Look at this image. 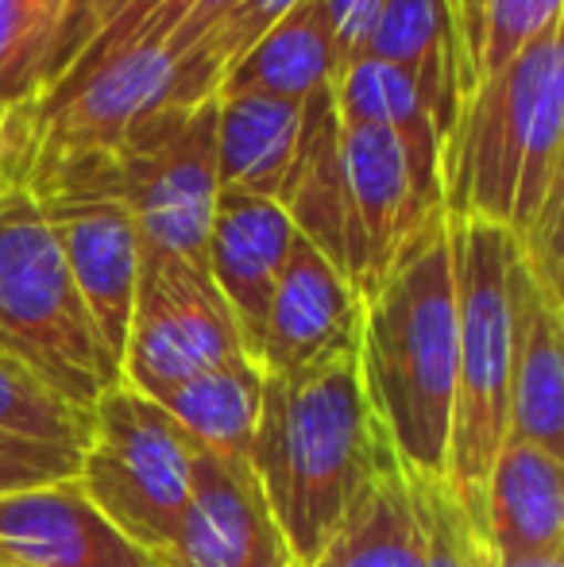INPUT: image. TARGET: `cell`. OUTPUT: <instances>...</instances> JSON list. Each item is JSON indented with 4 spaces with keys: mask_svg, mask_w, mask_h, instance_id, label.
Returning a JSON list of instances; mask_svg holds the SVG:
<instances>
[{
    "mask_svg": "<svg viewBox=\"0 0 564 567\" xmlns=\"http://www.w3.org/2000/svg\"><path fill=\"white\" fill-rule=\"evenodd\" d=\"M233 4L236 0H158L132 28L124 51L140 43H158L171 59H182Z\"/></svg>",
    "mask_w": 564,
    "mask_h": 567,
    "instance_id": "29",
    "label": "cell"
},
{
    "mask_svg": "<svg viewBox=\"0 0 564 567\" xmlns=\"http://www.w3.org/2000/svg\"><path fill=\"white\" fill-rule=\"evenodd\" d=\"M158 0H116V8H113V16L105 20V28L98 31V35L90 39V47H85L82 54H78V62L66 70V74L59 78V82L51 85L47 93H59V90H66V85H74L78 78H85L90 70H98L101 62H109V59H116V54L124 51V43H129V35H132V28L143 20V16L155 8ZM47 93H39V97H47Z\"/></svg>",
    "mask_w": 564,
    "mask_h": 567,
    "instance_id": "32",
    "label": "cell"
},
{
    "mask_svg": "<svg viewBox=\"0 0 564 567\" xmlns=\"http://www.w3.org/2000/svg\"><path fill=\"white\" fill-rule=\"evenodd\" d=\"M356 363L399 463L410 475L444 483L457 394V290L444 225L363 301Z\"/></svg>",
    "mask_w": 564,
    "mask_h": 567,
    "instance_id": "3",
    "label": "cell"
},
{
    "mask_svg": "<svg viewBox=\"0 0 564 567\" xmlns=\"http://www.w3.org/2000/svg\"><path fill=\"white\" fill-rule=\"evenodd\" d=\"M561 4L564 0H480L472 51H468V90L480 78L499 74L514 54L526 51L553 23H561Z\"/></svg>",
    "mask_w": 564,
    "mask_h": 567,
    "instance_id": "26",
    "label": "cell"
},
{
    "mask_svg": "<svg viewBox=\"0 0 564 567\" xmlns=\"http://www.w3.org/2000/svg\"><path fill=\"white\" fill-rule=\"evenodd\" d=\"M116 0H66L62 8L59 31H54L51 54H47V70H43V90L47 93L70 66L78 62V54L90 47V39L105 28V20L113 16Z\"/></svg>",
    "mask_w": 564,
    "mask_h": 567,
    "instance_id": "31",
    "label": "cell"
},
{
    "mask_svg": "<svg viewBox=\"0 0 564 567\" xmlns=\"http://www.w3.org/2000/svg\"><path fill=\"white\" fill-rule=\"evenodd\" d=\"M480 540L491 556H564L561 455L506 436L483 486Z\"/></svg>",
    "mask_w": 564,
    "mask_h": 567,
    "instance_id": "17",
    "label": "cell"
},
{
    "mask_svg": "<svg viewBox=\"0 0 564 567\" xmlns=\"http://www.w3.org/2000/svg\"><path fill=\"white\" fill-rule=\"evenodd\" d=\"M78 460H82V452L20 441V436H0V494L70 478L78 471Z\"/></svg>",
    "mask_w": 564,
    "mask_h": 567,
    "instance_id": "30",
    "label": "cell"
},
{
    "mask_svg": "<svg viewBox=\"0 0 564 567\" xmlns=\"http://www.w3.org/2000/svg\"><path fill=\"white\" fill-rule=\"evenodd\" d=\"M51 43L54 35L20 0H0V120L39 97Z\"/></svg>",
    "mask_w": 564,
    "mask_h": 567,
    "instance_id": "27",
    "label": "cell"
},
{
    "mask_svg": "<svg viewBox=\"0 0 564 567\" xmlns=\"http://www.w3.org/2000/svg\"><path fill=\"white\" fill-rule=\"evenodd\" d=\"M236 355H248V348L209 270L166 255H140L121 382L163 402L182 382Z\"/></svg>",
    "mask_w": 564,
    "mask_h": 567,
    "instance_id": "8",
    "label": "cell"
},
{
    "mask_svg": "<svg viewBox=\"0 0 564 567\" xmlns=\"http://www.w3.org/2000/svg\"><path fill=\"white\" fill-rule=\"evenodd\" d=\"M348 202L356 231V290L368 301L383 278L444 225L441 171H429L387 127L340 120Z\"/></svg>",
    "mask_w": 564,
    "mask_h": 567,
    "instance_id": "9",
    "label": "cell"
},
{
    "mask_svg": "<svg viewBox=\"0 0 564 567\" xmlns=\"http://www.w3.org/2000/svg\"><path fill=\"white\" fill-rule=\"evenodd\" d=\"M391 455L368 405L356 355L294 374H264L248 467L298 567L340 533Z\"/></svg>",
    "mask_w": 564,
    "mask_h": 567,
    "instance_id": "1",
    "label": "cell"
},
{
    "mask_svg": "<svg viewBox=\"0 0 564 567\" xmlns=\"http://www.w3.org/2000/svg\"><path fill=\"white\" fill-rule=\"evenodd\" d=\"M363 298L314 244L294 236L252 351L264 374H294L360 351Z\"/></svg>",
    "mask_w": 564,
    "mask_h": 567,
    "instance_id": "11",
    "label": "cell"
},
{
    "mask_svg": "<svg viewBox=\"0 0 564 567\" xmlns=\"http://www.w3.org/2000/svg\"><path fill=\"white\" fill-rule=\"evenodd\" d=\"M23 8H28L31 20H39L47 31H59V20H62V8H66V0H20Z\"/></svg>",
    "mask_w": 564,
    "mask_h": 567,
    "instance_id": "36",
    "label": "cell"
},
{
    "mask_svg": "<svg viewBox=\"0 0 564 567\" xmlns=\"http://www.w3.org/2000/svg\"><path fill=\"white\" fill-rule=\"evenodd\" d=\"M407 478L425 537V567H480V533L472 529L449 486L441 478H418L410 471Z\"/></svg>",
    "mask_w": 564,
    "mask_h": 567,
    "instance_id": "28",
    "label": "cell"
},
{
    "mask_svg": "<svg viewBox=\"0 0 564 567\" xmlns=\"http://www.w3.org/2000/svg\"><path fill=\"white\" fill-rule=\"evenodd\" d=\"M301 0H236L182 59H174V105L217 97L221 78L236 59Z\"/></svg>",
    "mask_w": 564,
    "mask_h": 567,
    "instance_id": "24",
    "label": "cell"
},
{
    "mask_svg": "<svg viewBox=\"0 0 564 567\" xmlns=\"http://www.w3.org/2000/svg\"><path fill=\"white\" fill-rule=\"evenodd\" d=\"M317 4H321L325 28L332 39V78H337L348 62L360 59L383 0H317Z\"/></svg>",
    "mask_w": 564,
    "mask_h": 567,
    "instance_id": "33",
    "label": "cell"
},
{
    "mask_svg": "<svg viewBox=\"0 0 564 567\" xmlns=\"http://www.w3.org/2000/svg\"><path fill=\"white\" fill-rule=\"evenodd\" d=\"M564 132V47L561 23L537 35L499 74L460 97L444 140V217L488 220L514 239L526 236L557 189Z\"/></svg>",
    "mask_w": 564,
    "mask_h": 567,
    "instance_id": "2",
    "label": "cell"
},
{
    "mask_svg": "<svg viewBox=\"0 0 564 567\" xmlns=\"http://www.w3.org/2000/svg\"><path fill=\"white\" fill-rule=\"evenodd\" d=\"M0 567H158L78 486V478L0 494Z\"/></svg>",
    "mask_w": 564,
    "mask_h": 567,
    "instance_id": "13",
    "label": "cell"
},
{
    "mask_svg": "<svg viewBox=\"0 0 564 567\" xmlns=\"http://www.w3.org/2000/svg\"><path fill=\"white\" fill-rule=\"evenodd\" d=\"M301 105L275 97H217V182L221 189L279 202L294 166Z\"/></svg>",
    "mask_w": 564,
    "mask_h": 567,
    "instance_id": "20",
    "label": "cell"
},
{
    "mask_svg": "<svg viewBox=\"0 0 564 567\" xmlns=\"http://www.w3.org/2000/svg\"><path fill=\"white\" fill-rule=\"evenodd\" d=\"M31 197L39 202L66 255L70 278H74L101 348L121 371L140 282V236L129 209L90 189H35Z\"/></svg>",
    "mask_w": 564,
    "mask_h": 567,
    "instance_id": "10",
    "label": "cell"
},
{
    "mask_svg": "<svg viewBox=\"0 0 564 567\" xmlns=\"http://www.w3.org/2000/svg\"><path fill=\"white\" fill-rule=\"evenodd\" d=\"M457 290V394L444 486L472 529L483 525V486L506 441L511 390V262L514 236L488 220L444 217Z\"/></svg>",
    "mask_w": 564,
    "mask_h": 567,
    "instance_id": "5",
    "label": "cell"
},
{
    "mask_svg": "<svg viewBox=\"0 0 564 567\" xmlns=\"http://www.w3.org/2000/svg\"><path fill=\"white\" fill-rule=\"evenodd\" d=\"M511 390L506 436L564 452V301L542 290L514 247L511 262Z\"/></svg>",
    "mask_w": 564,
    "mask_h": 567,
    "instance_id": "14",
    "label": "cell"
},
{
    "mask_svg": "<svg viewBox=\"0 0 564 567\" xmlns=\"http://www.w3.org/2000/svg\"><path fill=\"white\" fill-rule=\"evenodd\" d=\"M16 186L90 189L129 209L140 255H166L205 270L217 205V97L171 105L132 127L113 151L35 163Z\"/></svg>",
    "mask_w": 564,
    "mask_h": 567,
    "instance_id": "4",
    "label": "cell"
},
{
    "mask_svg": "<svg viewBox=\"0 0 564 567\" xmlns=\"http://www.w3.org/2000/svg\"><path fill=\"white\" fill-rule=\"evenodd\" d=\"M259 402H264V371L252 355H236L182 382L158 405L171 413L197 452L248 460Z\"/></svg>",
    "mask_w": 564,
    "mask_h": 567,
    "instance_id": "22",
    "label": "cell"
},
{
    "mask_svg": "<svg viewBox=\"0 0 564 567\" xmlns=\"http://www.w3.org/2000/svg\"><path fill=\"white\" fill-rule=\"evenodd\" d=\"M294 225L286 209L271 197L221 189L213 205L209 244H205V270L225 298L248 355L264 332L267 301L279 282V270L294 247Z\"/></svg>",
    "mask_w": 564,
    "mask_h": 567,
    "instance_id": "15",
    "label": "cell"
},
{
    "mask_svg": "<svg viewBox=\"0 0 564 567\" xmlns=\"http://www.w3.org/2000/svg\"><path fill=\"white\" fill-rule=\"evenodd\" d=\"M329 90L340 120L387 127L407 143L418 163L441 171L444 140L437 132V120L429 113L422 90L407 70L379 59H356L332 78Z\"/></svg>",
    "mask_w": 564,
    "mask_h": 567,
    "instance_id": "23",
    "label": "cell"
},
{
    "mask_svg": "<svg viewBox=\"0 0 564 567\" xmlns=\"http://www.w3.org/2000/svg\"><path fill=\"white\" fill-rule=\"evenodd\" d=\"M314 567H425V537L399 455H387L371 486Z\"/></svg>",
    "mask_w": 564,
    "mask_h": 567,
    "instance_id": "21",
    "label": "cell"
},
{
    "mask_svg": "<svg viewBox=\"0 0 564 567\" xmlns=\"http://www.w3.org/2000/svg\"><path fill=\"white\" fill-rule=\"evenodd\" d=\"M360 59L407 70L422 90L441 140H449L464 97V62L444 0H383Z\"/></svg>",
    "mask_w": 564,
    "mask_h": 567,
    "instance_id": "18",
    "label": "cell"
},
{
    "mask_svg": "<svg viewBox=\"0 0 564 567\" xmlns=\"http://www.w3.org/2000/svg\"><path fill=\"white\" fill-rule=\"evenodd\" d=\"M332 82V39L317 0H301L267 28L221 78L217 97H275L306 105Z\"/></svg>",
    "mask_w": 564,
    "mask_h": 567,
    "instance_id": "19",
    "label": "cell"
},
{
    "mask_svg": "<svg viewBox=\"0 0 564 567\" xmlns=\"http://www.w3.org/2000/svg\"><path fill=\"white\" fill-rule=\"evenodd\" d=\"M0 436L82 452L90 441V413L70 405L31 371L0 355Z\"/></svg>",
    "mask_w": 564,
    "mask_h": 567,
    "instance_id": "25",
    "label": "cell"
},
{
    "mask_svg": "<svg viewBox=\"0 0 564 567\" xmlns=\"http://www.w3.org/2000/svg\"><path fill=\"white\" fill-rule=\"evenodd\" d=\"M158 567H298L248 460L197 452L194 494Z\"/></svg>",
    "mask_w": 564,
    "mask_h": 567,
    "instance_id": "12",
    "label": "cell"
},
{
    "mask_svg": "<svg viewBox=\"0 0 564 567\" xmlns=\"http://www.w3.org/2000/svg\"><path fill=\"white\" fill-rule=\"evenodd\" d=\"M452 16V28H457V43H460V62H464V90H468V51H472V35H475V12H480V0H444Z\"/></svg>",
    "mask_w": 564,
    "mask_h": 567,
    "instance_id": "34",
    "label": "cell"
},
{
    "mask_svg": "<svg viewBox=\"0 0 564 567\" xmlns=\"http://www.w3.org/2000/svg\"><path fill=\"white\" fill-rule=\"evenodd\" d=\"M0 355L85 413L121 382L43 209L16 182H0Z\"/></svg>",
    "mask_w": 564,
    "mask_h": 567,
    "instance_id": "6",
    "label": "cell"
},
{
    "mask_svg": "<svg viewBox=\"0 0 564 567\" xmlns=\"http://www.w3.org/2000/svg\"><path fill=\"white\" fill-rule=\"evenodd\" d=\"M480 567H564V556H491L480 540Z\"/></svg>",
    "mask_w": 564,
    "mask_h": 567,
    "instance_id": "35",
    "label": "cell"
},
{
    "mask_svg": "<svg viewBox=\"0 0 564 567\" xmlns=\"http://www.w3.org/2000/svg\"><path fill=\"white\" fill-rule=\"evenodd\" d=\"M279 205L294 231L314 244L348 282L356 286V231L352 202H348L345 158H340V116L332 90L321 85L301 105V132L294 166L286 174Z\"/></svg>",
    "mask_w": 564,
    "mask_h": 567,
    "instance_id": "16",
    "label": "cell"
},
{
    "mask_svg": "<svg viewBox=\"0 0 564 567\" xmlns=\"http://www.w3.org/2000/svg\"><path fill=\"white\" fill-rule=\"evenodd\" d=\"M197 449L158 402L116 382L90 410L78 486L129 540L158 560L194 494Z\"/></svg>",
    "mask_w": 564,
    "mask_h": 567,
    "instance_id": "7",
    "label": "cell"
}]
</instances>
